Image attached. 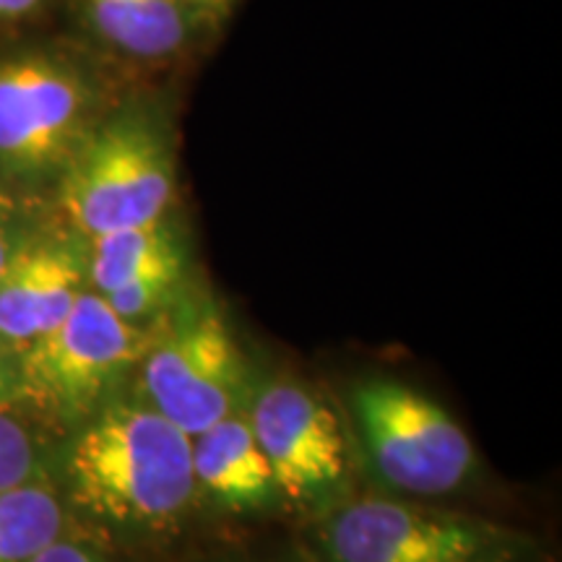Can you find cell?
<instances>
[{
    "label": "cell",
    "instance_id": "obj_1",
    "mask_svg": "<svg viewBox=\"0 0 562 562\" xmlns=\"http://www.w3.org/2000/svg\"><path fill=\"white\" fill-rule=\"evenodd\" d=\"M74 497L117 529L159 533L191 510V438L140 402L112 404L79 435L68 459Z\"/></svg>",
    "mask_w": 562,
    "mask_h": 562
},
{
    "label": "cell",
    "instance_id": "obj_2",
    "mask_svg": "<svg viewBox=\"0 0 562 562\" xmlns=\"http://www.w3.org/2000/svg\"><path fill=\"white\" fill-rule=\"evenodd\" d=\"M172 133L157 112L125 110L97 123L60 170V206L81 235L146 227L170 216Z\"/></svg>",
    "mask_w": 562,
    "mask_h": 562
},
{
    "label": "cell",
    "instance_id": "obj_3",
    "mask_svg": "<svg viewBox=\"0 0 562 562\" xmlns=\"http://www.w3.org/2000/svg\"><path fill=\"white\" fill-rule=\"evenodd\" d=\"M157 339L140 355V398L188 438L248 406L245 362L211 294H182L161 311Z\"/></svg>",
    "mask_w": 562,
    "mask_h": 562
},
{
    "label": "cell",
    "instance_id": "obj_4",
    "mask_svg": "<svg viewBox=\"0 0 562 562\" xmlns=\"http://www.w3.org/2000/svg\"><path fill=\"white\" fill-rule=\"evenodd\" d=\"M349 406L372 467L391 487L435 497L474 476L472 438L422 391L396 378H368L351 389Z\"/></svg>",
    "mask_w": 562,
    "mask_h": 562
},
{
    "label": "cell",
    "instance_id": "obj_5",
    "mask_svg": "<svg viewBox=\"0 0 562 562\" xmlns=\"http://www.w3.org/2000/svg\"><path fill=\"white\" fill-rule=\"evenodd\" d=\"M328 562H513L516 539L461 513L391 497H357L328 513L321 529Z\"/></svg>",
    "mask_w": 562,
    "mask_h": 562
},
{
    "label": "cell",
    "instance_id": "obj_6",
    "mask_svg": "<svg viewBox=\"0 0 562 562\" xmlns=\"http://www.w3.org/2000/svg\"><path fill=\"white\" fill-rule=\"evenodd\" d=\"M146 334L100 292H81L66 318L21 349L16 389L40 409L74 417L108 396L140 360Z\"/></svg>",
    "mask_w": 562,
    "mask_h": 562
},
{
    "label": "cell",
    "instance_id": "obj_7",
    "mask_svg": "<svg viewBox=\"0 0 562 562\" xmlns=\"http://www.w3.org/2000/svg\"><path fill=\"white\" fill-rule=\"evenodd\" d=\"M94 89L47 53L0 58V167L24 178L60 172L94 128Z\"/></svg>",
    "mask_w": 562,
    "mask_h": 562
},
{
    "label": "cell",
    "instance_id": "obj_8",
    "mask_svg": "<svg viewBox=\"0 0 562 562\" xmlns=\"http://www.w3.org/2000/svg\"><path fill=\"white\" fill-rule=\"evenodd\" d=\"M248 422L269 461L279 495L321 503L347 476V442L331 406L294 378L250 385Z\"/></svg>",
    "mask_w": 562,
    "mask_h": 562
},
{
    "label": "cell",
    "instance_id": "obj_9",
    "mask_svg": "<svg viewBox=\"0 0 562 562\" xmlns=\"http://www.w3.org/2000/svg\"><path fill=\"white\" fill-rule=\"evenodd\" d=\"M87 263L60 237L24 240L0 271V339L24 349L66 318L83 292Z\"/></svg>",
    "mask_w": 562,
    "mask_h": 562
},
{
    "label": "cell",
    "instance_id": "obj_10",
    "mask_svg": "<svg viewBox=\"0 0 562 562\" xmlns=\"http://www.w3.org/2000/svg\"><path fill=\"white\" fill-rule=\"evenodd\" d=\"M191 463L199 492L232 513H261L281 497L245 409L193 435Z\"/></svg>",
    "mask_w": 562,
    "mask_h": 562
},
{
    "label": "cell",
    "instance_id": "obj_11",
    "mask_svg": "<svg viewBox=\"0 0 562 562\" xmlns=\"http://www.w3.org/2000/svg\"><path fill=\"white\" fill-rule=\"evenodd\" d=\"M83 9L104 45L140 63L186 53L199 21L186 0H83Z\"/></svg>",
    "mask_w": 562,
    "mask_h": 562
},
{
    "label": "cell",
    "instance_id": "obj_12",
    "mask_svg": "<svg viewBox=\"0 0 562 562\" xmlns=\"http://www.w3.org/2000/svg\"><path fill=\"white\" fill-rule=\"evenodd\" d=\"M182 245L180 229L175 227L170 216L146 224V227L117 229L108 235L91 237V252L87 271L94 281V292L108 294L136 277L167 250Z\"/></svg>",
    "mask_w": 562,
    "mask_h": 562
},
{
    "label": "cell",
    "instance_id": "obj_13",
    "mask_svg": "<svg viewBox=\"0 0 562 562\" xmlns=\"http://www.w3.org/2000/svg\"><path fill=\"white\" fill-rule=\"evenodd\" d=\"M63 508L53 490L21 484L0 495V562H24L58 542Z\"/></svg>",
    "mask_w": 562,
    "mask_h": 562
},
{
    "label": "cell",
    "instance_id": "obj_14",
    "mask_svg": "<svg viewBox=\"0 0 562 562\" xmlns=\"http://www.w3.org/2000/svg\"><path fill=\"white\" fill-rule=\"evenodd\" d=\"M188 252L186 243L178 248L167 250L157 261H151L146 269H140L136 277H131L125 284L117 286L108 294H102L110 302V307L125 323L131 326H140L144 321L154 318L165 311L170 302L178 297V286L182 277H186Z\"/></svg>",
    "mask_w": 562,
    "mask_h": 562
},
{
    "label": "cell",
    "instance_id": "obj_15",
    "mask_svg": "<svg viewBox=\"0 0 562 562\" xmlns=\"http://www.w3.org/2000/svg\"><path fill=\"white\" fill-rule=\"evenodd\" d=\"M37 474V446L13 414L0 406V495L30 484Z\"/></svg>",
    "mask_w": 562,
    "mask_h": 562
},
{
    "label": "cell",
    "instance_id": "obj_16",
    "mask_svg": "<svg viewBox=\"0 0 562 562\" xmlns=\"http://www.w3.org/2000/svg\"><path fill=\"white\" fill-rule=\"evenodd\" d=\"M24 562H104V560L94 550H89V547L76 544V542H63V539H58V542L45 547V550L32 554V558Z\"/></svg>",
    "mask_w": 562,
    "mask_h": 562
},
{
    "label": "cell",
    "instance_id": "obj_17",
    "mask_svg": "<svg viewBox=\"0 0 562 562\" xmlns=\"http://www.w3.org/2000/svg\"><path fill=\"white\" fill-rule=\"evenodd\" d=\"M199 19H220L232 9L235 0H186Z\"/></svg>",
    "mask_w": 562,
    "mask_h": 562
},
{
    "label": "cell",
    "instance_id": "obj_18",
    "mask_svg": "<svg viewBox=\"0 0 562 562\" xmlns=\"http://www.w3.org/2000/svg\"><path fill=\"white\" fill-rule=\"evenodd\" d=\"M42 0H0V19H19L32 13Z\"/></svg>",
    "mask_w": 562,
    "mask_h": 562
},
{
    "label": "cell",
    "instance_id": "obj_19",
    "mask_svg": "<svg viewBox=\"0 0 562 562\" xmlns=\"http://www.w3.org/2000/svg\"><path fill=\"white\" fill-rule=\"evenodd\" d=\"M13 245L9 240V214H5V203L0 199V271H3L5 261H9Z\"/></svg>",
    "mask_w": 562,
    "mask_h": 562
},
{
    "label": "cell",
    "instance_id": "obj_20",
    "mask_svg": "<svg viewBox=\"0 0 562 562\" xmlns=\"http://www.w3.org/2000/svg\"><path fill=\"white\" fill-rule=\"evenodd\" d=\"M11 391H13V378L9 375V370H5L3 360H0V406L9 404Z\"/></svg>",
    "mask_w": 562,
    "mask_h": 562
}]
</instances>
